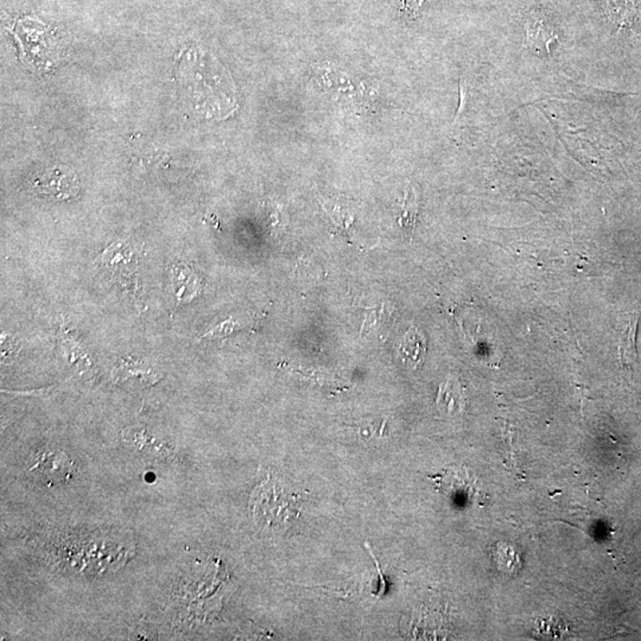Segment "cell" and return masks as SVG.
Instances as JSON below:
<instances>
[{
  "mask_svg": "<svg viewBox=\"0 0 641 641\" xmlns=\"http://www.w3.org/2000/svg\"><path fill=\"white\" fill-rule=\"evenodd\" d=\"M249 506L260 526L282 529L299 516L300 496L278 478H268L253 490Z\"/></svg>",
  "mask_w": 641,
  "mask_h": 641,
  "instance_id": "1",
  "label": "cell"
},
{
  "mask_svg": "<svg viewBox=\"0 0 641 641\" xmlns=\"http://www.w3.org/2000/svg\"><path fill=\"white\" fill-rule=\"evenodd\" d=\"M31 187L38 195L57 201L74 199L80 192L78 176L66 166H53L38 173L33 178Z\"/></svg>",
  "mask_w": 641,
  "mask_h": 641,
  "instance_id": "2",
  "label": "cell"
},
{
  "mask_svg": "<svg viewBox=\"0 0 641 641\" xmlns=\"http://www.w3.org/2000/svg\"><path fill=\"white\" fill-rule=\"evenodd\" d=\"M30 473L36 480L46 486H58L71 480L74 463L66 453L59 450H45L36 454L30 465Z\"/></svg>",
  "mask_w": 641,
  "mask_h": 641,
  "instance_id": "3",
  "label": "cell"
},
{
  "mask_svg": "<svg viewBox=\"0 0 641 641\" xmlns=\"http://www.w3.org/2000/svg\"><path fill=\"white\" fill-rule=\"evenodd\" d=\"M438 490L454 500H472L478 493L477 480L463 467H451L435 478Z\"/></svg>",
  "mask_w": 641,
  "mask_h": 641,
  "instance_id": "4",
  "label": "cell"
},
{
  "mask_svg": "<svg viewBox=\"0 0 641 641\" xmlns=\"http://www.w3.org/2000/svg\"><path fill=\"white\" fill-rule=\"evenodd\" d=\"M398 353L404 366L415 370L422 365L426 355V340L417 328L411 327L403 336L398 346Z\"/></svg>",
  "mask_w": 641,
  "mask_h": 641,
  "instance_id": "5",
  "label": "cell"
},
{
  "mask_svg": "<svg viewBox=\"0 0 641 641\" xmlns=\"http://www.w3.org/2000/svg\"><path fill=\"white\" fill-rule=\"evenodd\" d=\"M639 314H633L631 320H628L627 326L625 327L623 334L620 336L619 342V358L625 368L631 370L636 363V331H638Z\"/></svg>",
  "mask_w": 641,
  "mask_h": 641,
  "instance_id": "6",
  "label": "cell"
},
{
  "mask_svg": "<svg viewBox=\"0 0 641 641\" xmlns=\"http://www.w3.org/2000/svg\"><path fill=\"white\" fill-rule=\"evenodd\" d=\"M526 37L530 45L538 50L549 49L553 41L557 38L552 26L543 18L537 17L530 19L526 26Z\"/></svg>",
  "mask_w": 641,
  "mask_h": 641,
  "instance_id": "7",
  "label": "cell"
},
{
  "mask_svg": "<svg viewBox=\"0 0 641 641\" xmlns=\"http://www.w3.org/2000/svg\"><path fill=\"white\" fill-rule=\"evenodd\" d=\"M609 21L617 26H627L636 15V0H603Z\"/></svg>",
  "mask_w": 641,
  "mask_h": 641,
  "instance_id": "8",
  "label": "cell"
},
{
  "mask_svg": "<svg viewBox=\"0 0 641 641\" xmlns=\"http://www.w3.org/2000/svg\"><path fill=\"white\" fill-rule=\"evenodd\" d=\"M426 0H403L404 5L411 12H415L422 6Z\"/></svg>",
  "mask_w": 641,
  "mask_h": 641,
  "instance_id": "9",
  "label": "cell"
}]
</instances>
